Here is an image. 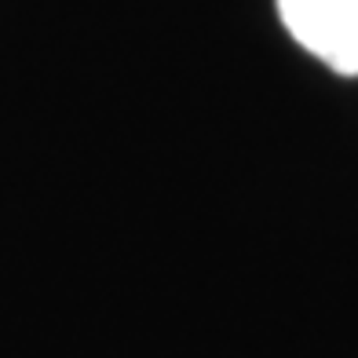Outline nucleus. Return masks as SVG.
I'll return each instance as SVG.
<instances>
[{"label": "nucleus", "mask_w": 358, "mask_h": 358, "mask_svg": "<svg viewBox=\"0 0 358 358\" xmlns=\"http://www.w3.org/2000/svg\"><path fill=\"white\" fill-rule=\"evenodd\" d=\"M278 15L300 48L329 70L358 77V0H278Z\"/></svg>", "instance_id": "obj_1"}]
</instances>
